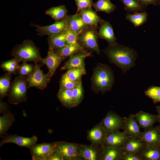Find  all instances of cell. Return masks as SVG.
I'll list each match as a JSON object with an SVG mask.
<instances>
[{
	"label": "cell",
	"instance_id": "obj_1",
	"mask_svg": "<svg viewBox=\"0 0 160 160\" xmlns=\"http://www.w3.org/2000/svg\"><path fill=\"white\" fill-rule=\"evenodd\" d=\"M110 62L120 68L123 73L135 66L138 55L133 49L117 43L109 45L103 51Z\"/></svg>",
	"mask_w": 160,
	"mask_h": 160
},
{
	"label": "cell",
	"instance_id": "obj_2",
	"mask_svg": "<svg viewBox=\"0 0 160 160\" xmlns=\"http://www.w3.org/2000/svg\"><path fill=\"white\" fill-rule=\"evenodd\" d=\"M114 81L111 68L106 65L99 63L94 68L91 78L92 88L96 92H107L111 90Z\"/></svg>",
	"mask_w": 160,
	"mask_h": 160
},
{
	"label": "cell",
	"instance_id": "obj_3",
	"mask_svg": "<svg viewBox=\"0 0 160 160\" xmlns=\"http://www.w3.org/2000/svg\"><path fill=\"white\" fill-rule=\"evenodd\" d=\"M12 55L17 61L26 63L28 61L42 62L39 49L30 40L24 41L16 46L12 50Z\"/></svg>",
	"mask_w": 160,
	"mask_h": 160
},
{
	"label": "cell",
	"instance_id": "obj_4",
	"mask_svg": "<svg viewBox=\"0 0 160 160\" xmlns=\"http://www.w3.org/2000/svg\"><path fill=\"white\" fill-rule=\"evenodd\" d=\"M54 151L59 154L63 160L82 159L79 152L80 144L64 141L52 143Z\"/></svg>",
	"mask_w": 160,
	"mask_h": 160
},
{
	"label": "cell",
	"instance_id": "obj_5",
	"mask_svg": "<svg viewBox=\"0 0 160 160\" xmlns=\"http://www.w3.org/2000/svg\"><path fill=\"white\" fill-rule=\"evenodd\" d=\"M26 81L22 77L14 80L10 88L8 100L11 104H18L26 99Z\"/></svg>",
	"mask_w": 160,
	"mask_h": 160
},
{
	"label": "cell",
	"instance_id": "obj_6",
	"mask_svg": "<svg viewBox=\"0 0 160 160\" xmlns=\"http://www.w3.org/2000/svg\"><path fill=\"white\" fill-rule=\"evenodd\" d=\"M95 27L88 26L79 34L78 41L86 48L100 54V50L97 43L98 35Z\"/></svg>",
	"mask_w": 160,
	"mask_h": 160
},
{
	"label": "cell",
	"instance_id": "obj_7",
	"mask_svg": "<svg viewBox=\"0 0 160 160\" xmlns=\"http://www.w3.org/2000/svg\"><path fill=\"white\" fill-rule=\"evenodd\" d=\"M35 63L34 70L27 78L28 87H35L38 89H43L46 87L50 81V77L47 74H46L43 73L37 62Z\"/></svg>",
	"mask_w": 160,
	"mask_h": 160
},
{
	"label": "cell",
	"instance_id": "obj_8",
	"mask_svg": "<svg viewBox=\"0 0 160 160\" xmlns=\"http://www.w3.org/2000/svg\"><path fill=\"white\" fill-rule=\"evenodd\" d=\"M68 17L63 20L56 21L54 23L48 25H33L36 28L39 35L49 36H53L64 33L68 28Z\"/></svg>",
	"mask_w": 160,
	"mask_h": 160
},
{
	"label": "cell",
	"instance_id": "obj_9",
	"mask_svg": "<svg viewBox=\"0 0 160 160\" xmlns=\"http://www.w3.org/2000/svg\"><path fill=\"white\" fill-rule=\"evenodd\" d=\"M124 118L112 111L108 112L101 121L106 134L122 129Z\"/></svg>",
	"mask_w": 160,
	"mask_h": 160
},
{
	"label": "cell",
	"instance_id": "obj_10",
	"mask_svg": "<svg viewBox=\"0 0 160 160\" xmlns=\"http://www.w3.org/2000/svg\"><path fill=\"white\" fill-rule=\"evenodd\" d=\"M29 149L33 160H49L54 151L52 143H36Z\"/></svg>",
	"mask_w": 160,
	"mask_h": 160
},
{
	"label": "cell",
	"instance_id": "obj_11",
	"mask_svg": "<svg viewBox=\"0 0 160 160\" xmlns=\"http://www.w3.org/2000/svg\"><path fill=\"white\" fill-rule=\"evenodd\" d=\"M37 140V137L35 135L31 137H25L16 134H6L2 137V140L0 143V146L6 143H12L21 147L30 148L36 143Z\"/></svg>",
	"mask_w": 160,
	"mask_h": 160
},
{
	"label": "cell",
	"instance_id": "obj_12",
	"mask_svg": "<svg viewBox=\"0 0 160 160\" xmlns=\"http://www.w3.org/2000/svg\"><path fill=\"white\" fill-rule=\"evenodd\" d=\"M65 58L56 53L53 49L49 48L47 56L43 59L42 62L47 67V74L50 77L52 76L57 68Z\"/></svg>",
	"mask_w": 160,
	"mask_h": 160
},
{
	"label": "cell",
	"instance_id": "obj_13",
	"mask_svg": "<svg viewBox=\"0 0 160 160\" xmlns=\"http://www.w3.org/2000/svg\"><path fill=\"white\" fill-rule=\"evenodd\" d=\"M124 120L122 129L123 132L128 136L140 139L141 132L140 127L135 119L133 114L128 117H124Z\"/></svg>",
	"mask_w": 160,
	"mask_h": 160
},
{
	"label": "cell",
	"instance_id": "obj_14",
	"mask_svg": "<svg viewBox=\"0 0 160 160\" xmlns=\"http://www.w3.org/2000/svg\"><path fill=\"white\" fill-rule=\"evenodd\" d=\"M90 53L84 50L80 51L71 57L62 67L63 70H69L76 68H85L84 60L90 56Z\"/></svg>",
	"mask_w": 160,
	"mask_h": 160
},
{
	"label": "cell",
	"instance_id": "obj_15",
	"mask_svg": "<svg viewBox=\"0 0 160 160\" xmlns=\"http://www.w3.org/2000/svg\"><path fill=\"white\" fill-rule=\"evenodd\" d=\"M140 139L147 145H160V134L158 126L144 129L141 132Z\"/></svg>",
	"mask_w": 160,
	"mask_h": 160
},
{
	"label": "cell",
	"instance_id": "obj_16",
	"mask_svg": "<svg viewBox=\"0 0 160 160\" xmlns=\"http://www.w3.org/2000/svg\"><path fill=\"white\" fill-rule=\"evenodd\" d=\"M101 145H80L79 152L82 159L85 160H100Z\"/></svg>",
	"mask_w": 160,
	"mask_h": 160
},
{
	"label": "cell",
	"instance_id": "obj_17",
	"mask_svg": "<svg viewBox=\"0 0 160 160\" xmlns=\"http://www.w3.org/2000/svg\"><path fill=\"white\" fill-rule=\"evenodd\" d=\"M106 135L100 122L88 132L87 138L91 144L101 145L103 144Z\"/></svg>",
	"mask_w": 160,
	"mask_h": 160
},
{
	"label": "cell",
	"instance_id": "obj_18",
	"mask_svg": "<svg viewBox=\"0 0 160 160\" xmlns=\"http://www.w3.org/2000/svg\"><path fill=\"white\" fill-rule=\"evenodd\" d=\"M124 151L122 147L101 145L100 160H121Z\"/></svg>",
	"mask_w": 160,
	"mask_h": 160
},
{
	"label": "cell",
	"instance_id": "obj_19",
	"mask_svg": "<svg viewBox=\"0 0 160 160\" xmlns=\"http://www.w3.org/2000/svg\"><path fill=\"white\" fill-rule=\"evenodd\" d=\"M100 23V26L97 32L98 36L105 40L110 45L117 44L113 28L110 23L103 20H102Z\"/></svg>",
	"mask_w": 160,
	"mask_h": 160
},
{
	"label": "cell",
	"instance_id": "obj_20",
	"mask_svg": "<svg viewBox=\"0 0 160 160\" xmlns=\"http://www.w3.org/2000/svg\"><path fill=\"white\" fill-rule=\"evenodd\" d=\"M134 117L140 127L144 129L153 126L158 121L157 115L143 111L133 114Z\"/></svg>",
	"mask_w": 160,
	"mask_h": 160
},
{
	"label": "cell",
	"instance_id": "obj_21",
	"mask_svg": "<svg viewBox=\"0 0 160 160\" xmlns=\"http://www.w3.org/2000/svg\"><path fill=\"white\" fill-rule=\"evenodd\" d=\"M129 136L119 130L107 134L103 145L107 146L122 147Z\"/></svg>",
	"mask_w": 160,
	"mask_h": 160
},
{
	"label": "cell",
	"instance_id": "obj_22",
	"mask_svg": "<svg viewBox=\"0 0 160 160\" xmlns=\"http://www.w3.org/2000/svg\"><path fill=\"white\" fill-rule=\"evenodd\" d=\"M87 26L96 27L102 20L92 7L80 11L77 13Z\"/></svg>",
	"mask_w": 160,
	"mask_h": 160
},
{
	"label": "cell",
	"instance_id": "obj_23",
	"mask_svg": "<svg viewBox=\"0 0 160 160\" xmlns=\"http://www.w3.org/2000/svg\"><path fill=\"white\" fill-rule=\"evenodd\" d=\"M137 154L142 160H160V145H146Z\"/></svg>",
	"mask_w": 160,
	"mask_h": 160
},
{
	"label": "cell",
	"instance_id": "obj_24",
	"mask_svg": "<svg viewBox=\"0 0 160 160\" xmlns=\"http://www.w3.org/2000/svg\"><path fill=\"white\" fill-rule=\"evenodd\" d=\"M146 145L140 139L129 136L122 148L124 152L137 153Z\"/></svg>",
	"mask_w": 160,
	"mask_h": 160
},
{
	"label": "cell",
	"instance_id": "obj_25",
	"mask_svg": "<svg viewBox=\"0 0 160 160\" xmlns=\"http://www.w3.org/2000/svg\"><path fill=\"white\" fill-rule=\"evenodd\" d=\"M68 28L80 34L88 26L78 14L68 17Z\"/></svg>",
	"mask_w": 160,
	"mask_h": 160
},
{
	"label": "cell",
	"instance_id": "obj_26",
	"mask_svg": "<svg viewBox=\"0 0 160 160\" xmlns=\"http://www.w3.org/2000/svg\"><path fill=\"white\" fill-rule=\"evenodd\" d=\"M15 121L13 113L10 111L6 113L0 117V136L2 137L7 134L11 126Z\"/></svg>",
	"mask_w": 160,
	"mask_h": 160
},
{
	"label": "cell",
	"instance_id": "obj_27",
	"mask_svg": "<svg viewBox=\"0 0 160 160\" xmlns=\"http://www.w3.org/2000/svg\"><path fill=\"white\" fill-rule=\"evenodd\" d=\"M67 10L64 5L52 7L45 12V13L50 16L56 21L63 20L68 17Z\"/></svg>",
	"mask_w": 160,
	"mask_h": 160
},
{
	"label": "cell",
	"instance_id": "obj_28",
	"mask_svg": "<svg viewBox=\"0 0 160 160\" xmlns=\"http://www.w3.org/2000/svg\"><path fill=\"white\" fill-rule=\"evenodd\" d=\"M148 14L146 11L128 13L126 15V19L132 23L135 27L142 25L147 21Z\"/></svg>",
	"mask_w": 160,
	"mask_h": 160
},
{
	"label": "cell",
	"instance_id": "obj_29",
	"mask_svg": "<svg viewBox=\"0 0 160 160\" xmlns=\"http://www.w3.org/2000/svg\"><path fill=\"white\" fill-rule=\"evenodd\" d=\"M47 40L49 48L53 49L61 48L68 45L64 32L49 36Z\"/></svg>",
	"mask_w": 160,
	"mask_h": 160
},
{
	"label": "cell",
	"instance_id": "obj_30",
	"mask_svg": "<svg viewBox=\"0 0 160 160\" xmlns=\"http://www.w3.org/2000/svg\"><path fill=\"white\" fill-rule=\"evenodd\" d=\"M124 6V9L129 12L135 13L144 11L146 7L138 0H119Z\"/></svg>",
	"mask_w": 160,
	"mask_h": 160
},
{
	"label": "cell",
	"instance_id": "obj_31",
	"mask_svg": "<svg viewBox=\"0 0 160 160\" xmlns=\"http://www.w3.org/2000/svg\"><path fill=\"white\" fill-rule=\"evenodd\" d=\"M57 97L60 102L65 106L68 108L74 107L72 89L59 90Z\"/></svg>",
	"mask_w": 160,
	"mask_h": 160
},
{
	"label": "cell",
	"instance_id": "obj_32",
	"mask_svg": "<svg viewBox=\"0 0 160 160\" xmlns=\"http://www.w3.org/2000/svg\"><path fill=\"white\" fill-rule=\"evenodd\" d=\"M93 7L96 11L110 13L116 9V6L110 0H98L93 4Z\"/></svg>",
	"mask_w": 160,
	"mask_h": 160
},
{
	"label": "cell",
	"instance_id": "obj_33",
	"mask_svg": "<svg viewBox=\"0 0 160 160\" xmlns=\"http://www.w3.org/2000/svg\"><path fill=\"white\" fill-rule=\"evenodd\" d=\"M54 50L56 53L65 58L71 57L75 53L84 50V48L72 45H67L62 48Z\"/></svg>",
	"mask_w": 160,
	"mask_h": 160
},
{
	"label": "cell",
	"instance_id": "obj_34",
	"mask_svg": "<svg viewBox=\"0 0 160 160\" xmlns=\"http://www.w3.org/2000/svg\"><path fill=\"white\" fill-rule=\"evenodd\" d=\"M144 93L145 96L152 100L154 104L160 103V87L151 86Z\"/></svg>",
	"mask_w": 160,
	"mask_h": 160
},
{
	"label": "cell",
	"instance_id": "obj_35",
	"mask_svg": "<svg viewBox=\"0 0 160 160\" xmlns=\"http://www.w3.org/2000/svg\"><path fill=\"white\" fill-rule=\"evenodd\" d=\"M11 75L7 73L3 76L0 79V94L1 98L5 97L10 86Z\"/></svg>",
	"mask_w": 160,
	"mask_h": 160
},
{
	"label": "cell",
	"instance_id": "obj_36",
	"mask_svg": "<svg viewBox=\"0 0 160 160\" xmlns=\"http://www.w3.org/2000/svg\"><path fill=\"white\" fill-rule=\"evenodd\" d=\"M66 43L68 45H72L83 48L78 42L79 34L68 28L64 32Z\"/></svg>",
	"mask_w": 160,
	"mask_h": 160
},
{
	"label": "cell",
	"instance_id": "obj_37",
	"mask_svg": "<svg viewBox=\"0 0 160 160\" xmlns=\"http://www.w3.org/2000/svg\"><path fill=\"white\" fill-rule=\"evenodd\" d=\"M86 73L84 68H76L69 69L65 73L71 80L74 81H80L82 76Z\"/></svg>",
	"mask_w": 160,
	"mask_h": 160
},
{
	"label": "cell",
	"instance_id": "obj_38",
	"mask_svg": "<svg viewBox=\"0 0 160 160\" xmlns=\"http://www.w3.org/2000/svg\"><path fill=\"white\" fill-rule=\"evenodd\" d=\"M81 81H72L70 79L65 73L63 74L60 79L59 90L65 89H72Z\"/></svg>",
	"mask_w": 160,
	"mask_h": 160
},
{
	"label": "cell",
	"instance_id": "obj_39",
	"mask_svg": "<svg viewBox=\"0 0 160 160\" xmlns=\"http://www.w3.org/2000/svg\"><path fill=\"white\" fill-rule=\"evenodd\" d=\"M74 107L78 105L81 101L83 96V90L81 81L72 89Z\"/></svg>",
	"mask_w": 160,
	"mask_h": 160
},
{
	"label": "cell",
	"instance_id": "obj_40",
	"mask_svg": "<svg viewBox=\"0 0 160 160\" xmlns=\"http://www.w3.org/2000/svg\"><path fill=\"white\" fill-rule=\"evenodd\" d=\"M1 67L4 70L9 73H14L18 71L20 66L17 61L15 59L3 63L1 65Z\"/></svg>",
	"mask_w": 160,
	"mask_h": 160
},
{
	"label": "cell",
	"instance_id": "obj_41",
	"mask_svg": "<svg viewBox=\"0 0 160 160\" xmlns=\"http://www.w3.org/2000/svg\"><path fill=\"white\" fill-rule=\"evenodd\" d=\"M77 7L76 13L80 11L92 7L93 4L92 0H75Z\"/></svg>",
	"mask_w": 160,
	"mask_h": 160
},
{
	"label": "cell",
	"instance_id": "obj_42",
	"mask_svg": "<svg viewBox=\"0 0 160 160\" xmlns=\"http://www.w3.org/2000/svg\"><path fill=\"white\" fill-rule=\"evenodd\" d=\"M34 69V68L32 65L25 63L19 67L18 71L21 75H27L31 74Z\"/></svg>",
	"mask_w": 160,
	"mask_h": 160
},
{
	"label": "cell",
	"instance_id": "obj_43",
	"mask_svg": "<svg viewBox=\"0 0 160 160\" xmlns=\"http://www.w3.org/2000/svg\"><path fill=\"white\" fill-rule=\"evenodd\" d=\"M121 160H142L137 153L124 152Z\"/></svg>",
	"mask_w": 160,
	"mask_h": 160
},
{
	"label": "cell",
	"instance_id": "obj_44",
	"mask_svg": "<svg viewBox=\"0 0 160 160\" xmlns=\"http://www.w3.org/2000/svg\"><path fill=\"white\" fill-rule=\"evenodd\" d=\"M143 4L147 7L149 5L157 6V0H138Z\"/></svg>",
	"mask_w": 160,
	"mask_h": 160
},
{
	"label": "cell",
	"instance_id": "obj_45",
	"mask_svg": "<svg viewBox=\"0 0 160 160\" xmlns=\"http://www.w3.org/2000/svg\"><path fill=\"white\" fill-rule=\"evenodd\" d=\"M49 160H63L62 156L54 151L50 156Z\"/></svg>",
	"mask_w": 160,
	"mask_h": 160
},
{
	"label": "cell",
	"instance_id": "obj_46",
	"mask_svg": "<svg viewBox=\"0 0 160 160\" xmlns=\"http://www.w3.org/2000/svg\"><path fill=\"white\" fill-rule=\"evenodd\" d=\"M7 105L2 102H0V114L4 113L7 111Z\"/></svg>",
	"mask_w": 160,
	"mask_h": 160
},
{
	"label": "cell",
	"instance_id": "obj_47",
	"mask_svg": "<svg viewBox=\"0 0 160 160\" xmlns=\"http://www.w3.org/2000/svg\"><path fill=\"white\" fill-rule=\"evenodd\" d=\"M156 108L158 113V122L160 124V105L156 106Z\"/></svg>",
	"mask_w": 160,
	"mask_h": 160
},
{
	"label": "cell",
	"instance_id": "obj_48",
	"mask_svg": "<svg viewBox=\"0 0 160 160\" xmlns=\"http://www.w3.org/2000/svg\"><path fill=\"white\" fill-rule=\"evenodd\" d=\"M157 3L158 5H160V0H157Z\"/></svg>",
	"mask_w": 160,
	"mask_h": 160
},
{
	"label": "cell",
	"instance_id": "obj_49",
	"mask_svg": "<svg viewBox=\"0 0 160 160\" xmlns=\"http://www.w3.org/2000/svg\"><path fill=\"white\" fill-rule=\"evenodd\" d=\"M158 127L159 128V132H160V124H159V125L158 126Z\"/></svg>",
	"mask_w": 160,
	"mask_h": 160
}]
</instances>
